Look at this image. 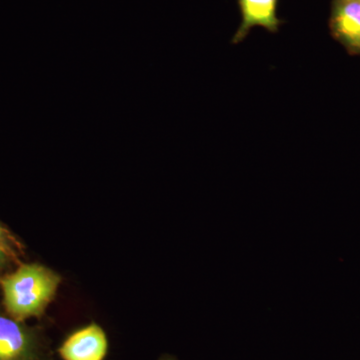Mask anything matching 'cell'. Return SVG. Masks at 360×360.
Segmentation results:
<instances>
[{
  "instance_id": "1",
  "label": "cell",
  "mask_w": 360,
  "mask_h": 360,
  "mask_svg": "<svg viewBox=\"0 0 360 360\" xmlns=\"http://www.w3.org/2000/svg\"><path fill=\"white\" fill-rule=\"evenodd\" d=\"M60 277L39 264H23L0 279L9 316L18 321L44 314L53 300Z\"/></svg>"
},
{
  "instance_id": "2",
  "label": "cell",
  "mask_w": 360,
  "mask_h": 360,
  "mask_svg": "<svg viewBox=\"0 0 360 360\" xmlns=\"http://www.w3.org/2000/svg\"><path fill=\"white\" fill-rule=\"evenodd\" d=\"M0 360H44L37 331L0 311Z\"/></svg>"
},
{
  "instance_id": "3",
  "label": "cell",
  "mask_w": 360,
  "mask_h": 360,
  "mask_svg": "<svg viewBox=\"0 0 360 360\" xmlns=\"http://www.w3.org/2000/svg\"><path fill=\"white\" fill-rule=\"evenodd\" d=\"M108 341L98 324L91 323L68 336L59 347L63 360H104Z\"/></svg>"
},
{
  "instance_id": "4",
  "label": "cell",
  "mask_w": 360,
  "mask_h": 360,
  "mask_svg": "<svg viewBox=\"0 0 360 360\" xmlns=\"http://www.w3.org/2000/svg\"><path fill=\"white\" fill-rule=\"evenodd\" d=\"M277 0H239L243 23L239 27L234 41L245 37L250 28L262 26L270 32H276L279 20L276 18Z\"/></svg>"
},
{
  "instance_id": "5",
  "label": "cell",
  "mask_w": 360,
  "mask_h": 360,
  "mask_svg": "<svg viewBox=\"0 0 360 360\" xmlns=\"http://www.w3.org/2000/svg\"><path fill=\"white\" fill-rule=\"evenodd\" d=\"M333 26L345 44L360 49V0H340Z\"/></svg>"
},
{
  "instance_id": "6",
  "label": "cell",
  "mask_w": 360,
  "mask_h": 360,
  "mask_svg": "<svg viewBox=\"0 0 360 360\" xmlns=\"http://www.w3.org/2000/svg\"><path fill=\"white\" fill-rule=\"evenodd\" d=\"M0 245H4L7 250H11L13 253V245L14 239L11 234L6 229H4L1 224H0Z\"/></svg>"
},
{
  "instance_id": "7",
  "label": "cell",
  "mask_w": 360,
  "mask_h": 360,
  "mask_svg": "<svg viewBox=\"0 0 360 360\" xmlns=\"http://www.w3.org/2000/svg\"><path fill=\"white\" fill-rule=\"evenodd\" d=\"M13 253L11 250L0 245V270L6 266L7 262H8L9 257H13Z\"/></svg>"
},
{
  "instance_id": "8",
  "label": "cell",
  "mask_w": 360,
  "mask_h": 360,
  "mask_svg": "<svg viewBox=\"0 0 360 360\" xmlns=\"http://www.w3.org/2000/svg\"><path fill=\"white\" fill-rule=\"evenodd\" d=\"M160 360H176L174 359V357L168 356V355H165V356L161 357Z\"/></svg>"
}]
</instances>
